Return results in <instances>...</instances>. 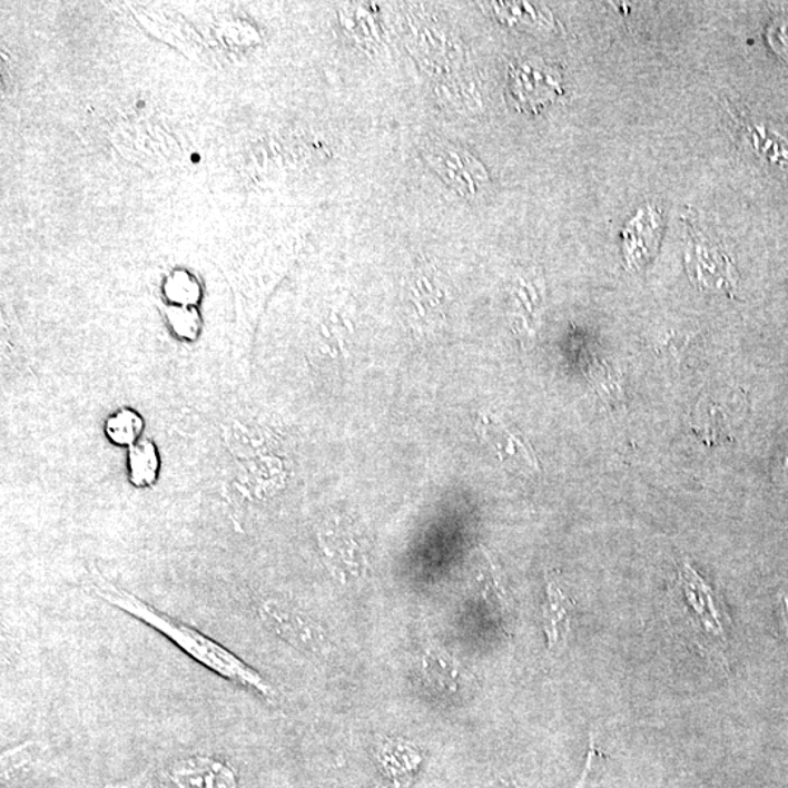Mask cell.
<instances>
[{
  "label": "cell",
  "instance_id": "8",
  "mask_svg": "<svg viewBox=\"0 0 788 788\" xmlns=\"http://www.w3.org/2000/svg\"><path fill=\"white\" fill-rule=\"evenodd\" d=\"M476 430L482 435V439L496 450L503 462L505 456L519 457L524 460L530 467H539L538 459L534 456L530 445L520 435L515 434L513 430H510L500 417L490 414L482 415Z\"/></svg>",
  "mask_w": 788,
  "mask_h": 788
},
{
  "label": "cell",
  "instance_id": "11",
  "mask_svg": "<svg viewBox=\"0 0 788 788\" xmlns=\"http://www.w3.org/2000/svg\"><path fill=\"white\" fill-rule=\"evenodd\" d=\"M142 430V421L131 411H120L112 415L107 424V431L112 441L119 444L135 443Z\"/></svg>",
  "mask_w": 788,
  "mask_h": 788
},
{
  "label": "cell",
  "instance_id": "1",
  "mask_svg": "<svg viewBox=\"0 0 788 788\" xmlns=\"http://www.w3.org/2000/svg\"><path fill=\"white\" fill-rule=\"evenodd\" d=\"M86 589L96 598L101 599L102 602L120 609L121 612L130 614V617L144 622L145 626L154 628L155 631L170 640L173 644L185 651L197 663L205 666L206 669L217 673L218 677L227 679L228 682L238 684V687L246 688L267 701H275L278 698V691H276L274 684L240 657L234 654L233 651L225 649L218 641L205 636L204 632L197 631L196 628L168 617V614L155 609L152 604L144 602L138 595L131 594L130 591L111 583L100 572H89L86 580Z\"/></svg>",
  "mask_w": 788,
  "mask_h": 788
},
{
  "label": "cell",
  "instance_id": "6",
  "mask_svg": "<svg viewBox=\"0 0 788 788\" xmlns=\"http://www.w3.org/2000/svg\"><path fill=\"white\" fill-rule=\"evenodd\" d=\"M51 761L50 748L28 740L2 753V788H22L43 776Z\"/></svg>",
  "mask_w": 788,
  "mask_h": 788
},
{
  "label": "cell",
  "instance_id": "13",
  "mask_svg": "<svg viewBox=\"0 0 788 788\" xmlns=\"http://www.w3.org/2000/svg\"><path fill=\"white\" fill-rule=\"evenodd\" d=\"M781 611H782V618H785V626H786V631L788 634V598H785V600H782Z\"/></svg>",
  "mask_w": 788,
  "mask_h": 788
},
{
  "label": "cell",
  "instance_id": "9",
  "mask_svg": "<svg viewBox=\"0 0 788 788\" xmlns=\"http://www.w3.org/2000/svg\"><path fill=\"white\" fill-rule=\"evenodd\" d=\"M131 482L136 486H148L158 472V454L151 443H140L131 449L129 459Z\"/></svg>",
  "mask_w": 788,
  "mask_h": 788
},
{
  "label": "cell",
  "instance_id": "3",
  "mask_svg": "<svg viewBox=\"0 0 788 788\" xmlns=\"http://www.w3.org/2000/svg\"><path fill=\"white\" fill-rule=\"evenodd\" d=\"M105 788H238V781L234 768L218 758L178 755Z\"/></svg>",
  "mask_w": 788,
  "mask_h": 788
},
{
  "label": "cell",
  "instance_id": "5",
  "mask_svg": "<svg viewBox=\"0 0 788 788\" xmlns=\"http://www.w3.org/2000/svg\"><path fill=\"white\" fill-rule=\"evenodd\" d=\"M259 614L267 628L304 654L318 659L331 654L332 646L323 628L293 604L266 600L259 607Z\"/></svg>",
  "mask_w": 788,
  "mask_h": 788
},
{
  "label": "cell",
  "instance_id": "10",
  "mask_svg": "<svg viewBox=\"0 0 788 788\" xmlns=\"http://www.w3.org/2000/svg\"><path fill=\"white\" fill-rule=\"evenodd\" d=\"M425 669L431 679L449 691L459 689L467 679L462 668L439 651H430L425 659Z\"/></svg>",
  "mask_w": 788,
  "mask_h": 788
},
{
  "label": "cell",
  "instance_id": "2",
  "mask_svg": "<svg viewBox=\"0 0 788 788\" xmlns=\"http://www.w3.org/2000/svg\"><path fill=\"white\" fill-rule=\"evenodd\" d=\"M672 607L680 626L708 659L726 668L730 618L721 595L708 584L689 562L678 571Z\"/></svg>",
  "mask_w": 788,
  "mask_h": 788
},
{
  "label": "cell",
  "instance_id": "4",
  "mask_svg": "<svg viewBox=\"0 0 788 788\" xmlns=\"http://www.w3.org/2000/svg\"><path fill=\"white\" fill-rule=\"evenodd\" d=\"M506 96L515 110L536 115L562 96L560 70L536 59L511 63Z\"/></svg>",
  "mask_w": 788,
  "mask_h": 788
},
{
  "label": "cell",
  "instance_id": "12",
  "mask_svg": "<svg viewBox=\"0 0 788 788\" xmlns=\"http://www.w3.org/2000/svg\"><path fill=\"white\" fill-rule=\"evenodd\" d=\"M599 768V750L595 748L594 739L591 738L588 762H585L584 771L574 788H598Z\"/></svg>",
  "mask_w": 788,
  "mask_h": 788
},
{
  "label": "cell",
  "instance_id": "7",
  "mask_svg": "<svg viewBox=\"0 0 788 788\" xmlns=\"http://www.w3.org/2000/svg\"><path fill=\"white\" fill-rule=\"evenodd\" d=\"M575 604L555 580L546 584V602L543 604V630L548 640V650L552 656H560L569 644Z\"/></svg>",
  "mask_w": 788,
  "mask_h": 788
}]
</instances>
